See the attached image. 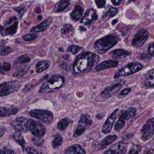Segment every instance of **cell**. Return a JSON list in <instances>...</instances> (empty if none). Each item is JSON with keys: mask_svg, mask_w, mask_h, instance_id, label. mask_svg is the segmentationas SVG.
I'll return each mask as SVG.
<instances>
[{"mask_svg": "<svg viewBox=\"0 0 154 154\" xmlns=\"http://www.w3.org/2000/svg\"><path fill=\"white\" fill-rule=\"evenodd\" d=\"M99 60V57L91 52H84L77 57L73 66V70L76 74H80L90 70Z\"/></svg>", "mask_w": 154, "mask_h": 154, "instance_id": "obj_1", "label": "cell"}, {"mask_svg": "<svg viewBox=\"0 0 154 154\" xmlns=\"http://www.w3.org/2000/svg\"><path fill=\"white\" fill-rule=\"evenodd\" d=\"M119 41V38L115 34H109L98 40L94 44V49L98 53L103 54L115 47Z\"/></svg>", "mask_w": 154, "mask_h": 154, "instance_id": "obj_2", "label": "cell"}, {"mask_svg": "<svg viewBox=\"0 0 154 154\" xmlns=\"http://www.w3.org/2000/svg\"><path fill=\"white\" fill-rule=\"evenodd\" d=\"M64 82V77L59 75H53L42 84L40 89L39 92L48 93L53 92L61 88Z\"/></svg>", "mask_w": 154, "mask_h": 154, "instance_id": "obj_3", "label": "cell"}, {"mask_svg": "<svg viewBox=\"0 0 154 154\" xmlns=\"http://www.w3.org/2000/svg\"><path fill=\"white\" fill-rule=\"evenodd\" d=\"M143 66L138 62H131L121 68L114 76L115 79L122 76H127L137 73L143 68Z\"/></svg>", "mask_w": 154, "mask_h": 154, "instance_id": "obj_4", "label": "cell"}, {"mask_svg": "<svg viewBox=\"0 0 154 154\" xmlns=\"http://www.w3.org/2000/svg\"><path fill=\"white\" fill-rule=\"evenodd\" d=\"M29 114L31 116L47 125L51 124L54 118L52 112L45 109H32L30 111Z\"/></svg>", "mask_w": 154, "mask_h": 154, "instance_id": "obj_5", "label": "cell"}, {"mask_svg": "<svg viewBox=\"0 0 154 154\" xmlns=\"http://www.w3.org/2000/svg\"><path fill=\"white\" fill-rule=\"evenodd\" d=\"M91 116L88 114H83L80 118L77 127L74 132L73 137H78L83 134L87 129L92 125Z\"/></svg>", "mask_w": 154, "mask_h": 154, "instance_id": "obj_6", "label": "cell"}, {"mask_svg": "<svg viewBox=\"0 0 154 154\" xmlns=\"http://www.w3.org/2000/svg\"><path fill=\"white\" fill-rule=\"evenodd\" d=\"M21 83L18 81L7 82L0 85V96L9 95L20 88Z\"/></svg>", "mask_w": 154, "mask_h": 154, "instance_id": "obj_7", "label": "cell"}, {"mask_svg": "<svg viewBox=\"0 0 154 154\" xmlns=\"http://www.w3.org/2000/svg\"><path fill=\"white\" fill-rule=\"evenodd\" d=\"M141 139L146 142L151 139L154 134V118L149 119L142 127L141 129Z\"/></svg>", "mask_w": 154, "mask_h": 154, "instance_id": "obj_8", "label": "cell"}, {"mask_svg": "<svg viewBox=\"0 0 154 154\" xmlns=\"http://www.w3.org/2000/svg\"><path fill=\"white\" fill-rule=\"evenodd\" d=\"M29 120L30 119L25 117L17 118L11 122V127L15 132H29Z\"/></svg>", "mask_w": 154, "mask_h": 154, "instance_id": "obj_9", "label": "cell"}, {"mask_svg": "<svg viewBox=\"0 0 154 154\" xmlns=\"http://www.w3.org/2000/svg\"><path fill=\"white\" fill-rule=\"evenodd\" d=\"M149 35V32L147 29H142L139 30L133 38L132 46L137 48L143 47L148 39Z\"/></svg>", "mask_w": 154, "mask_h": 154, "instance_id": "obj_10", "label": "cell"}, {"mask_svg": "<svg viewBox=\"0 0 154 154\" xmlns=\"http://www.w3.org/2000/svg\"><path fill=\"white\" fill-rule=\"evenodd\" d=\"M29 131L35 137H42L46 133V128L39 121L30 119Z\"/></svg>", "mask_w": 154, "mask_h": 154, "instance_id": "obj_11", "label": "cell"}, {"mask_svg": "<svg viewBox=\"0 0 154 154\" xmlns=\"http://www.w3.org/2000/svg\"><path fill=\"white\" fill-rule=\"evenodd\" d=\"M118 111V109H116L105 121L101 129V131L103 134H108L111 132L116 120L117 115Z\"/></svg>", "mask_w": 154, "mask_h": 154, "instance_id": "obj_12", "label": "cell"}, {"mask_svg": "<svg viewBox=\"0 0 154 154\" xmlns=\"http://www.w3.org/2000/svg\"><path fill=\"white\" fill-rule=\"evenodd\" d=\"M127 150V145L125 142H118L107 149L103 154H125Z\"/></svg>", "mask_w": 154, "mask_h": 154, "instance_id": "obj_13", "label": "cell"}, {"mask_svg": "<svg viewBox=\"0 0 154 154\" xmlns=\"http://www.w3.org/2000/svg\"><path fill=\"white\" fill-rule=\"evenodd\" d=\"M123 84L122 82H119L107 87L102 91L100 96L103 99H107L111 97L121 89Z\"/></svg>", "mask_w": 154, "mask_h": 154, "instance_id": "obj_14", "label": "cell"}, {"mask_svg": "<svg viewBox=\"0 0 154 154\" xmlns=\"http://www.w3.org/2000/svg\"><path fill=\"white\" fill-rule=\"evenodd\" d=\"M98 18V16L96 10L91 8L87 11L80 23L86 25H90L93 22L96 21Z\"/></svg>", "mask_w": 154, "mask_h": 154, "instance_id": "obj_15", "label": "cell"}, {"mask_svg": "<svg viewBox=\"0 0 154 154\" xmlns=\"http://www.w3.org/2000/svg\"><path fill=\"white\" fill-rule=\"evenodd\" d=\"M137 110L135 108L130 107L127 110L121 111L119 120L126 123V121H129L133 119L136 116Z\"/></svg>", "mask_w": 154, "mask_h": 154, "instance_id": "obj_16", "label": "cell"}, {"mask_svg": "<svg viewBox=\"0 0 154 154\" xmlns=\"http://www.w3.org/2000/svg\"><path fill=\"white\" fill-rule=\"evenodd\" d=\"M118 64V61L115 60H108L103 61L98 65L96 68V71H101L107 69L113 68L117 67Z\"/></svg>", "mask_w": 154, "mask_h": 154, "instance_id": "obj_17", "label": "cell"}, {"mask_svg": "<svg viewBox=\"0 0 154 154\" xmlns=\"http://www.w3.org/2000/svg\"><path fill=\"white\" fill-rule=\"evenodd\" d=\"M63 154H86V152L80 145L74 144L67 147Z\"/></svg>", "mask_w": 154, "mask_h": 154, "instance_id": "obj_18", "label": "cell"}, {"mask_svg": "<svg viewBox=\"0 0 154 154\" xmlns=\"http://www.w3.org/2000/svg\"><path fill=\"white\" fill-rule=\"evenodd\" d=\"M131 52L122 49H118L112 51L110 54L111 57L115 59H122L127 57L131 55Z\"/></svg>", "mask_w": 154, "mask_h": 154, "instance_id": "obj_19", "label": "cell"}, {"mask_svg": "<svg viewBox=\"0 0 154 154\" xmlns=\"http://www.w3.org/2000/svg\"><path fill=\"white\" fill-rule=\"evenodd\" d=\"M144 84L147 88H153L154 87V70H148L144 75Z\"/></svg>", "mask_w": 154, "mask_h": 154, "instance_id": "obj_20", "label": "cell"}, {"mask_svg": "<svg viewBox=\"0 0 154 154\" xmlns=\"http://www.w3.org/2000/svg\"><path fill=\"white\" fill-rule=\"evenodd\" d=\"M117 139V136L116 135H110L107 136L100 142L99 150H103L105 149Z\"/></svg>", "mask_w": 154, "mask_h": 154, "instance_id": "obj_21", "label": "cell"}, {"mask_svg": "<svg viewBox=\"0 0 154 154\" xmlns=\"http://www.w3.org/2000/svg\"><path fill=\"white\" fill-rule=\"evenodd\" d=\"M19 109L16 107L12 106L10 108L2 107H0V117H7L11 115H14L18 113Z\"/></svg>", "mask_w": 154, "mask_h": 154, "instance_id": "obj_22", "label": "cell"}, {"mask_svg": "<svg viewBox=\"0 0 154 154\" xmlns=\"http://www.w3.org/2000/svg\"><path fill=\"white\" fill-rule=\"evenodd\" d=\"M18 22L14 23L12 25L7 27L5 29H4L2 26L0 27V31L1 34L3 36L6 35H13L17 32V28H18Z\"/></svg>", "mask_w": 154, "mask_h": 154, "instance_id": "obj_23", "label": "cell"}, {"mask_svg": "<svg viewBox=\"0 0 154 154\" xmlns=\"http://www.w3.org/2000/svg\"><path fill=\"white\" fill-rule=\"evenodd\" d=\"M118 10L116 8L110 5H108L103 12V18L106 20H108L117 15Z\"/></svg>", "mask_w": 154, "mask_h": 154, "instance_id": "obj_24", "label": "cell"}, {"mask_svg": "<svg viewBox=\"0 0 154 154\" xmlns=\"http://www.w3.org/2000/svg\"><path fill=\"white\" fill-rule=\"evenodd\" d=\"M71 4V0H61L57 3L54 6V11L60 12L67 9Z\"/></svg>", "mask_w": 154, "mask_h": 154, "instance_id": "obj_25", "label": "cell"}, {"mask_svg": "<svg viewBox=\"0 0 154 154\" xmlns=\"http://www.w3.org/2000/svg\"><path fill=\"white\" fill-rule=\"evenodd\" d=\"M83 12L84 9L80 5H76L71 13L72 19L76 21L79 20L82 18Z\"/></svg>", "mask_w": 154, "mask_h": 154, "instance_id": "obj_26", "label": "cell"}, {"mask_svg": "<svg viewBox=\"0 0 154 154\" xmlns=\"http://www.w3.org/2000/svg\"><path fill=\"white\" fill-rule=\"evenodd\" d=\"M51 23L52 21L51 20H46L40 23L39 25L32 28V29L31 30V32H40L44 31L49 28Z\"/></svg>", "mask_w": 154, "mask_h": 154, "instance_id": "obj_27", "label": "cell"}, {"mask_svg": "<svg viewBox=\"0 0 154 154\" xmlns=\"http://www.w3.org/2000/svg\"><path fill=\"white\" fill-rule=\"evenodd\" d=\"M50 65V62L48 60L39 61L36 65V71L38 73H42L49 69Z\"/></svg>", "mask_w": 154, "mask_h": 154, "instance_id": "obj_28", "label": "cell"}, {"mask_svg": "<svg viewBox=\"0 0 154 154\" xmlns=\"http://www.w3.org/2000/svg\"><path fill=\"white\" fill-rule=\"evenodd\" d=\"M12 137L14 141L21 146L23 150H24L25 146V142L21 133L15 132V133L13 135Z\"/></svg>", "mask_w": 154, "mask_h": 154, "instance_id": "obj_29", "label": "cell"}, {"mask_svg": "<svg viewBox=\"0 0 154 154\" xmlns=\"http://www.w3.org/2000/svg\"><path fill=\"white\" fill-rule=\"evenodd\" d=\"M63 140L61 136L59 134H57L53 137L52 142V145L55 149L59 148L62 145Z\"/></svg>", "mask_w": 154, "mask_h": 154, "instance_id": "obj_30", "label": "cell"}, {"mask_svg": "<svg viewBox=\"0 0 154 154\" xmlns=\"http://www.w3.org/2000/svg\"><path fill=\"white\" fill-rule=\"evenodd\" d=\"M70 123V121L68 118L62 119L58 123L57 127L60 131H64L67 129Z\"/></svg>", "mask_w": 154, "mask_h": 154, "instance_id": "obj_31", "label": "cell"}, {"mask_svg": "<svg viewBox=\"0 0 154 154\" xmlns=\"http://www.w3.org/2000/svg\"><path fill=\"white\" fill-rule=\"evenodd\" d=\"M82 49L83 48L80 46L73 45L68 47L67 49V51L68 53L75 55L77 54L79 51L82 50Z\"/></svg>", "mask_w": 154, "mask_h": 154, "instance_id": "obj_32", "label": "cell"}, {"mask_svg": "<svg viewBox=\"0 0 154 154\" xmlns=\"http://www.w3.org/2000/svg\"><path fill=\"white\" fill-rule=\"evenodd\" d=\"M0 154H16L15 151L8 146L0 147Z\"/></svg>", "mask_w": 154, "mask_h": 154, "instance_id": "obj_33", "label": "cell"}, {"mask_svg": "<svg viewBox=\"0 0 154 154\" xmlns=\"http://www.w3.org/2000/svg\"><path fill=\"white\" fill-rule=\"evenodd\" d=\"M27 68L26 67L21 68L16 70L13 75V76L16 78H20L25 75L27 72Z\"/></svg>", "mask_w": 154, "mask_h": 154, "instance_id": "obj_34", "label": "cell"}, {"mask_svg": "<svg viewBox=\"0 0 154 154\" xmlns=\"http://www.w3.org/2000/svg\"><path fill=\"white\" fill-rule=\"evenodd\" d=\"M11 52V48L6 46L0 47V57L6 56Z\"/></svg>", "mask_w": 154, "mask_h": 154, "instance_id": "obj_35", "label": "cell"}, {"mask_svg": "<svg viewBox=\"0 0 154 154\" xmlns=\"http://www.w3.org/2000/svg\"><path fill=\"white\" fill-rule=\"evenodd\" d=\"M72 25L71 24H66L64 25L61 29V33L62 35H67L69 34L72 30Z\"/></svg>", "mask_w": 154, "mask_h": 154, "instance_id": "obj_36", "label": "cell"}, {"mask_svg": "<svg viewBox=\"0 0 154 154\" xmlns=\"http://www.w3.org/2000/svg\"><path fill=\"white\" fill-rule=\"evenodd\" d=\"M125 123L118 119L115 125V129L117 132H119L124 127Z\"/></svg>", "mask_w": 154, "mask_h": 154, "instance_id": "obj_37", "label": "cell"}, {"mask_svg": "<svg viewBox=\"0 0 154 154\" xmlns=\"http://www.w3.org/2000/svg\"><path fill=\"white\" fill-rule=\"evenodd\" d=\"M38 37V34L37 33H31L24 35L23 36V39L26 41H30L37 38Z\"/></svg>", "mask_w": 154, "mask_h": 154, "instance_id": "obj_38", "label": "cell"}, {"mask_svg": "<svg viewBox=\"0 0 154 154\" xmlns=\"http://www.w3.org/2000/svg\"><path fill=\"white\" fill-rule=\"evenodd\" d=\"M30 57L27 55H23L21 56L17 60V63H25L29 62L30 61Z\"/></svg>", "mask_w": 154, "mask_h": 154, "instance_id": "obj_39", "label": "cell"}, {"mask_svg": "<svg viewBox=\"0 0 154 154\" xmlns=\"http://www.w3.org/2000/svg\"><path fill=\"white\" fill-rule=\"evenodd\" d=\"M140 152V147H137V146L136 145L130 148L128 154H139Z\"/></svg>", "mask_w": 154, "mask_h": 154, "instance_id": "obj_40", "label": "cell"}, {"mask_svg": "<svg viewBox=\"0 0 154 154\" xmlns=\"http://www.w3.org/2000/svg\"><path fill=\"white\" fill-rule=\"evenodd\" d=\"M95 1L98 8H103L105 7L106 4L105 0H95Z\"/></svg>", "mask_w": 154, "mask_h": 154, "instance_id": "obj_41", "label": "cell"}, {"mask_svg": "<svg viewBox=\"0 0 154 154\" xmlns=\"http://www.w3.org/2000/svg\"><path fill=\"white\" fill-rule=\"evenodd\" d=\"M26 150L28 154H42L32 147H29Z\"/></svg>", "mask_w": 154, "mask_h": 154, "instance_id": "obj_42", "label": "cell"}, {"mask_svg": "<svg viewBox=\"0 0 154 154\" xmlns=\"http://www.w3.org/2000/svg\"><path fill=\"white\" fill-rule=\"evenodd\" d=\"M33 143L35 145L37 146H40L43 143V141L41 137H36V138L33 139Z\"/></svg>", "mask_w": 154, "mask_h": 154, "instance_id": "obj_43", "label": "cell"}, {"mask_svg": "<svg viewBox=\"0 0 154 154\" xmlns=\"http://www.w3.org/2000/svg\"><path fill=\"white\" fill-rule=\"evenodd\" d=\"M154 43L152 42L151 44L149 45V47H148V52L149 55H150L151 57H154Z\"/></svg>", "mask_w": 154, "mask_h": 154, "instance_id": "obj_44", "label": "cell"}, {"mask_svg": "<svg viewBox=\"0 0 154 154\" xmlns=\"http://www.w3.org/2000/svg\"><path fill=\"white\" fill-rule=\"evenodd\" d=\"M131 91V89L130 88H126L124 89L120 92L119 95L122 96H126L128 93H130Z\"/></svg>", "mask_w": 154, "mask_h": 154, "instance_id": "obj_45", "label": "cell"}, {"mask_svg": "<svg viewBox=\"0 0 154 154\" xmlns=\"http://www.w3.org/2000/svg\"><path fill=\"white\" fill-rule=\"evenodd\" d=\"M133 136L134 135L132 134H126L122 136V139L124 140H129L133 137Z\"/></svg>", "mask_w": 154, "mask_h": 154, "instance_id": "obj_46", "label": "cell"}, {"mask_svg": "<svg viewBox=\"0 0 154 154\" xmlns=\"http://www.w3.org/2000/svg\"><path fill=\"white\" fill-rule=\"evenodd\" d=\"M6 132V129L2 126H0V137H2Z\"/></svg>", "mask_w": 154, "mask_h": 154, "instance_id": "obj_47", "label": "cell"}, {"mask_svg": "<svg viewBox=\"0 0 154 154\" xmlns=\"http://www.w3.org/2000/svg\"><path fill=\"white\" fill-rule=\"evenodd\" d=\"M122 1L123 0H112L111 2H112L113 5L117 6V5H119L121 4Z\"/></svg>", "mask_w": 154, "mask_h": 154, "instance_id": "obj_48", "label": "cell"}, {"mask_svg": "<svg viewBox=\"0 0 154 154\" xmlns=\"http://www.w3.org/2000/svg\"><path fill=\"white\" fill-rule=\"evenodd\" d=\"M5 73V71L3 64L0 63V75H4Z\"/></svg>", "mask_w": 154, "mask_h": 154, "instance_id": "obj_49", "label": "cell"}, {"mask_svg": "<svg viewBox=\"0 0 154 154\" xmlns=\"http://www.w3.org/2000/svg\"><path fill=\"white\" fill-rule=\"evenodd\" d=\"M118 21V20L117 19H116V20H114L112 22V25H115V24L117 23Z\"/></svg>", "mask_w": 154, "mask_h": 154, "instance_id": "obj_50", "label": "cell"}, {"mask_svg": "<svg viewBox=\"0 0 154 154\" xmlns=\"http://www.w3.org/2000/svg\"><path fill=\"white\" fill-rule=\"evenodd\" d=\"M38 20H39V21L41 20L42 19V16H38Z\"/></svg>", "mask_w": 154, "mask_h": 154, "instance_id": "obj_51", "label": "cell"}, {"mask_svg": "<svg viewBox=\"0 0 154 154\" xmlns=\"http://www.w3.org/2000/svg\"><path fill=\"white\" fill-rule=\"evenodd\" d=\"M144 154H153L152 152H150V151H149V152H147L146 153Z\"/></svg>", "mask_w": 154, "mask_h": 154, "instance_id": "obj_52", "label": "cell"}]
</instances>
